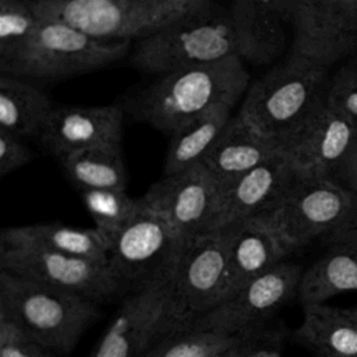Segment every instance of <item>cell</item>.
<instances>
[{
	"label": "cell",
	"instance_id": "cell-22",
	"mask_svg": "<svg viewBox=\"0 0 357 357\" xmlns=\"http://www.w3.org/2000/svg\"><path fill=\"white\" fill-rule=\"evenodd\" d=\"M357 290V241L332 244L328 252L303 272L298 298L303 307Z\"/></svg>",
	"mask_w": 357,
	"mask_h": 357
},
{
	"label": "cell",
	"instance_id": "cell-5",
	"mask_svg": "<svg viewBox=\"0 0 357 357\" xmlns=\"http://www.w3.org/2000/svg\"><path fill=\"white\" fill-rule=\"evenodd\" d=\"M39 18L66 22L106 42L146 39L209 0H31Z\"/></svg>",
	"mask_w": 357,
	"mask_h": 357
},
{
	"label": "cell",
	"instance_id": "cell-14",
	"mask_svg": "<svg viewBox=\"0 0 357 357\" xmlns=\"http://www.w3.org/2000/svg\"><path fill=\"white\" fill-rule=\"evenodd\" d=\"M356 145V126L324 100L283 142L282 152L297 174L333 178Z\"/></svg>",
	"mask_w": 357,
	"mask_h": 357
},
{
	"label": "cell",
	"instance_id": "cell-16",
	"mask_svg": "<svg viewBox=\"0 0 357 357\" xmlns=\"http://www.w3.org/2000/svg\"><path fill=\"white\" fill-rule=\"evenodd\" d=\"M124 110L106 106H54L38 139L59 160L75 152L123 144Z\"/></svg>",
	"mask_w": 357,
	"mask_h": 357
},
{
	"label": "cell",
	"instance_id": "cell-28",
	"mask_svg": "<svg viewBox=\"0 0 357 357\" xmlns=\"http://www.w3.org/2000/svg\"><path fill=\"white\" fill-rule=\"evenodd\" d=\"M38 25L31 0H0V67L24 50Z\"/></svg>",
	"mask_w": 357,
	"mask_h": 357
},
{
	"label": "cell",
	"instance_id": "cell-8",
	"mask_svg": "<svg viewBox=\"0 0 357 357\" xmlns=\"http://www.w3.org/2000/svg\"><path fill=\"white\" fill-rule=\"evenodd\" d=\"M184 247L172 226L144 205L139 215L109 245V269L123 296H128L170 279Z\"/></svg>",
	"mask_w": 357,
	"mask_h": 357
},
{
	"label": "cell",
	"instance_id": "cell-17",
	"mask_svg": "<svg viewBox=\"0 0 357 357\" xmlns=\"http://www.w3.org/2000/svg\"><path fill=\"white\" fill-rule=\"evenodd\" d=\"M297 172L280 152L220 191L213 231L271 212L284 197Z\"/></svg>",
	"mask_w": 357,
	"mask_h": 357
},
{
	"label": "cell",
	"instance_id": "cell-27",
	"mask_svg": "<svg viewBox=\"0 0 357 357\" xmlns=\"http://www.w3.org/2000/svg\"><path fill=\"white\" fill-rule=\"evenodd\" d=\"M79 195L107 248L144 208L142 199L131 198L126 190H86Z\"/></svg>",
	"mask_w": 357,
	"mask_h": 357
},
{
	"label": "cell",
	"instance_id": "cell-1",
	"mask_svg": "<svg viewBox=\"0 0 357 357\" xmlns=\"http://www.w3.org/2000/svg\"><path fill=\"white\" fill-rule=\"evenodd\" d=\"M244 61L230 56L156 75L120 102L124 113L172 137L218 106L234 107L248 89Z\"/></svg>",
	"mask_w": 357,
	"mask_h": 357
},
{
	"label": "cell",
	"instance_id": "cell-23",
	"mask_svg": "<svg viewBox=\"0 0 357 357\" xmlns=\"http://www.w3.org/2000/svg\"><path fill=\"white\" fill-rule=\"evenodd\" d=\"M296 339L317 357H357V325L344 308L326 304L303 307Z\"/></svg>",
	"mask_w": 357,
	"mask_h": 357
},
{
	"label": "cell",
	"instance_id": "cell-33",
	"mask_svg": "<svg viewBox=\"0 0 357 357\" xmlns=\"http://www.w3.org/2000/svg\"><path fill=\"white\" fill-rule=\"evenodd\" d=\"M280 342L282 336L278 331L262 332L259 329L254 335L251 347L245 357H282Z\"/></svg>",
	"mask_w": 357,
	"mask_h": 357
},
{
	"label": "cell",
	"instance_id": "cell-11",
	"mask_svg": "<svg viewBox=\"0 0 357 357\" xmlns=\"http://www.w3.org/2000/svg\"><path fill=\"white\" fill-rule=\"evenodd\" d=\"M0 271L74 293L96 304L123 296L107 265L45 248L0 244Z\"/></svg>",
	"mask_w": 357,
	"mask_h": 357
},
{
	"label": "cell",
	"instance_id": "cell-30",
	"mask_svg": "<svg viewBox=\"0 0 357 357\" xmlns=\"http://www.w3.org/2000/svg\"><path fill=\"white\" fill-rule=\"evenodd\" d=\"M325 100L357 128V57L346 60L329 78Z\"/></svg>",
	"mask_w": 357,
	"mask_h": 357
},
{
	"label": "cell",
	"instance_id": "cell-9",
	"mask_svg": "<svg viewBox=\"0 0 357 357\" xmlns=\"http://www.w3.org/2000/svg\"><path fill=\"white\" fill-rule=\"evenodd\" d=\"M353 192L331 177L297 176L282 201L262 215L296 251L317 237H326L347 216Z\"/></svg>",
	"mask_w": 357,
	"mask_h": 357
},
{
	"label": "cell",
	"instance_id": "cell-25",
	"mask_svg": "<svg viewBox=\"0 0 357 357\" xmlns=\"http://www.w3.org/2000/svg\"><path fill=\"white\" fill-rule=\"evenodd\" d=\"M233 107L218 106L169 138L163 176L187 172L202 165L206 155L229 124Z\"/></svg>",
	"mask_w": 357,
	"mask_h": 357
},
{
	"label": "cell",
	"instance_id": "cell-15",
	"mask_svg": "<svg viewBox=\"0 0 357 357\" xmlns=\"http://www.w3.org/2000/svg\"><path fill=\"white\" fill-rule=\"evenodd\" d=\"M170 279L124 297L91 357H145L162 337Z\"/></svg>",
	"mask_w": 357,
	"mask_h": 357
},
{
	"label": "cell",
	"instance_id": "cell-6",
	"mask_svg": "<svg viewBox=\"0 0 357 357\" xmlns=\"http://www.w3.org/2000/svg\"><path fill=\"white\" fill-rule=\"evenodd\" d=\"M131 42H106L57 20L39 18L24 50L0 74L28 81H56L96 71L128 54Z\"/></svg>",
	"mask_w": 357,
	"mask_h": 357
},
{
	"label": "cell",
	"instance_id": "cell-29",
	"mask_svg": "<svg viewBox=\"0 0 357 357\" xmlns=\"http://www.w3.org/2000/svg\"><path fill=\"white\" fill-rule=\"evenodd\" d=\"M243 335L229 336L211 331L183 329L160 337L145 357H215Z\"/></svg>",
	"mask_w": 357,
	"mask_h": 357
},
{
	"label": "cell",
	"instance_id": "cell-37",
	"mask_svg": "<svg viewBox=\"0 0 357 357\" xmlns=\"http://www.w3.org/2000/svg\"><path fill=\"white\" fill-rule=\"evenodd\" d=\"M347 317L357 325V307H353V308H344Z\"/></svg>",
	"mask_w": 357,
	"mask_h": 357
},
{
	"label": "cell",
	"instance_id": "cell-13",
	"mask_svg": "<svg viewBox=\"0 0 357 357\" xmlns=\"http://www.w3.org/2000/svg\"><path fill=\"white\" fill-rule=\"evenodd\" d=\"M219 197V185L204 165H199L187 172L162 176L141 199L172 226L185 245L213 231Z\"/></svg>",
	"mask_w": 357,
	"mask_h": 357
},
{
	"label": "cell",
	"instance_id": "cell-21",
	"mask_svg": "<svg viewBox=\"0 0 357 357\" xmlns=\"http://www.w3.org/2000/svg\"><path fill=\"white\" fill-rule=\"evenodd\" d=\"M0 244L45 248L109 266L107 244L95 227H75L61 222L10 226L0 231Z\"/></svg>",
	"mask_w": 357,
	"mask_h": 357
},
{
	"label": "cell",
	"instance_id": "cell-12",
	"mask_svg": "<svg viewBox=\"0 0 357 357\" xmlns=\"http://www.w3.org/2000/svg\"><path fill=\"white\" fill-rule=\"evenodd\" d=\"M303 272L300 265L284 261L178 331L199 329L229 336L255 332L298 291Z\"/></svg>",
	"mask_w": 357,
	"mask_h": 357
},
{
	"label": "cell",
	"instance_id": "cell-3",
	"mask_svg": "<svg viewBox=\"0 0 357 357\" xmlns=\"http://www.w3.org/2000/svg\"><path fill=\"white\" fill-rule=\"evenodd\" d=\"M328 81L326 68L287 57L247 89L237 114L282 148L325 100Z\"/></svg>",
	"mask_w": 357,
	"mask_h": 357
},
{
	"label": "cell",
	"instance_id": "cell-10",
	"mask_svg": "<svg viewBox=\"0 0 357 357\" xmlns=\"http://www.w3.org/2000/svg\"><path fill=\"white\" fill-rule=\"evenodd\" d=\"M289 57L329 70L357 57V0H290Z\"/></svg>",
	"mask_w": 357,
	"mask_h": 357
},
{
	"label": "cell",
	"instance_id": "cell-36",
	"mask_svg": "<svg viewBox=\"0 0 357 357\" xmlns=\"http://www.w3.org/2000/svg\"><path fill=\"white\" fill-rule=\"evenodd\" d=\"M259 331V329H258ZM250 332V333H245L234 344H231L230 347L225 349L223 351L218 353L215 357H245L250 347H251V342H252V337L254 335L258 332Z\"/></svg>",
	"mask_w": 357,
	"mask_h": 357
},
{
	"label": "cell",
	"instance_id": "cell-20",
	"mask_svg": "<svg viewBox=\"0 0 357 357\" xmlns=\"http://www.w3.org/2000/svg\"><path fill=\"white\" fill-rule=\"evenodd\" d=\"M280 152L278 142L261 135L238 114H233L202 165L222 191Z\"/></svg>",
	"mask_w": 357,
	"mask_h": 357
},
{
	"label": "cell",
	"instance_id": "cell-35",
	"mask_svg": "<svg viewBox=\"0 0 357 357\" xmlns=\"http://www.w3.org/2000/svg\"><path fill=\"white\" fill-rule=\"evenodd\" d=\"M333 180L346 187L349 191L357 192V145L347 160L336 172Z\"/></svg>",
	"mask_w": 357,
	"mask_h": 357
},
{
	"label": "cell",
	"instance_id": "cell-7",
	"mask_svg": "<svg viewBox=\"0 0 357 357\" xmlns=\"http://www.w3.org/2000/svg\"><path fill=\"white\" fill-rule=\"evenodd\" d=\"M229 240V230L220 229L185 244L169 282L162 337L220 303L227 275Z\"/></svg>",
	"mask_w": 357,
	"mask_h": 357
},
{
	"label": "cell",
	"instance_id": "cell-32",
	"mask_svg": "<svg viewBox=\"0 0 357 357\" xmlns=\"http://www.w3.org/2000/svg\"><path fill=\"white\" fill-rule=\"evenodd\" d=\"M33 159V152L25 141L14 134L0 130V177L11 174Z\"/></svg>",
	"mask_w": 357,
	"mask_h": 357
},
{
	"label": "cell",
	"instance_id": "cell-26",
	"mask_svg": "<svg viewBox=\"0 0 357 357\" xmlns=\"http://www.w3.org/2000/svg\"><path fill=\"white\" fill-rule=\"evenodd\" d=\"M67 180L79 191L126 190L127 170L121 145L96 146L59 160Z\"/></svg>",
	"mask_w": 357,
	"mask_h": 357
},
{
	"label": "cell",
	"instance_id": "cell-19",
	"mask_svg": "<svg viewBox=\"0 0 357 357\" xmlns=\"http://www.w3.org/2000/svg\"><path fill=\"white\" fill-rule=\"evenodd\" d=\"M229 10L243 61L265 66L283 53L291 28L290 0H233Z\"/></svg>",
	"mask_w": 357,
	"mask_h": 357
},
{
	"label": "cell",
	"instance_id": "cell-4",
	"mask_svg": "<svg viewBox=\"0 0 357 357\" xmlns=\"http://www.w3.org/2000/svg\"><path fill=\"white\" fill-rule=\"evenodd\" d=\"M230 56L238 57V40L229 4L209 0L205 7L138 40L130 61L142 73L160 75Z\"/></svg>",
	"mask_w": 357,
	"mask_h": 357
},
{
	"label": "cell",
	"instance_id": "cell-31",
	"mask_svg": "<svg viewBox=\"0 0 357 357\" xmlns=\"http://www.w3.org/2000/svg\"><path fill=\"white\" fill-rule=\"evenodd\" d=\"M0 357H53L26 337L13 322L0 317Z\"/></svg>",
	"mask_w": 357,
	"mask_h": 357
},
{
	"label": "cell",
	"instance_id": "cell-34",
	"mask_svg": "<svg viewBox=\"0 0 357 357\" xmlns=\"http://www.w3.org/2000/svg\"><path fill=\"white\" fill-rule=\"evenodd\" d=\"M325 241L329 243V245L346 241H357V192H353V204L347 216L332 233L325 237Z\"/></svg>",
	"mask_w": 357,
	"mask_h": 357
},
{
	"label": "cell",
	"instance_id": "cell-2",
	"mask_svg": "<svg viewBox=\"0 0 357 357\" xmlns=\"http://www.w3.org/2000/svg\"><path fill=\"white\" fill-rule=\"evenodd\" d=\"M99 315L91 300L0 271V317L50 353H70Z\"/></svg>",
	"mask_w": 357,
	"mask_h": 357
},
{
	"label": "cell",
	"instance_id": "cell-24",
	"mask_svg": "<svg viewBox=\"0 0 357 357\" xmlns=\"http://www.w3.org/2000/svg\"><path fill=\"white\" fill-rule=\"evenodd\" d=\"M53 103L31 81L0 74V130L22 139L38 138Z\"/></svg>",
	"mask_w": 357,
	"mask_h": 357
},
{
	"label": "cell",
	"instance_id": "cell-18",
	"mask_svg": "<svg viewBox=\"0 0 357 357\" xmlns=\"http://www.w3.org/2000/svg\"><path fill=\"white\" fill-rule=\"evenodd\" d=\"M229 230L227 275L220 303L247 283L284 262L293 250L264 218H252L225 227ZM219 303V304H220Z\"/></svg>",
	"mask_w": 357,
	"mask_h": 357
}]
</instances>
